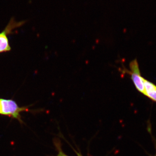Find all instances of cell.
I'll return each instance as SVG.
<instances>
[{"label": "cell", "instance_id": "cell-1", "mask_svg": "<svg viewBox=\"0 0 156 156\" xmlns=\"http://www.w3.org/2000/svg\"><path fill=\"white\" fill-rule=\"evenodd\" d=\"M2 111L1 115L7 116L18 120L23 123L20 113L23 112H30L28 107H20L15 101L12 99L1 98Z\"/></svg>", "mask_w": 156, "mask_h": 156}, {"label": "cell", "instance_id": "cell-2", "mask_svg": "<svg viewBox=\"0 0 156 156\" xmlns=\"http://www.w3.org/2000/svg\"><path fill=\"white\" fill-rule=\"evenodd\" d=\"M26 21H16L14 17H12L4 30L0 33V53H6L11 51V48L9 44L8 35L13 33L15 29L22 26Z\"/></svg>", "mask_w": 156, "mask_h": 156}, {"label": "cell", "instance_id": "cell-3", "mask_svg": "<svg viewBox=\"0 0 156 156\" xmlns=\"http://www.w3.org/2000/svg\"><path fill=\"white\" fill-rule=\"evenodd\" d=\"M130 71L129 73L131 76V80L136 89L142 93L146 95L145 89H144V78L141 76L139 64L136 59L131 62L129 64Z\"/></svg>", "mask_w": 156, "mask_h": 156}, {"label": "cell", "instance_id": "cell-4", "mask_svg": "<svg viewBox=\"0 0 156 156\" xmlns=\"http://www.w3.org/2000/svg\"><path fill=\"white\" fill-rule=\"evenodd\" d=\"M144 89L146 95L152 100L156 102V86L153 83L144 79Z\"/></svg>", "mask_w": 156, "mask_h": 156}, {"label": "cell", "instance_id": "cell-5", "mask_svg": "<svg viewBox=\"0 0 156 156\" xmlns=\"http://www.w3.org/2000/svg\"><path fill=\"white\" fill-rule=\"evenodd\" d=\"M54 144L57 151V154L56 156H69L63 152L62 147L61 141L59 139H54Z\"/></svg>", "mask_w": 156, "mask_h": 156}, {"label": "cell", "instance_id": "cell-6", "mask_svg": "<svg viewBox=\"0 0 156 156\" xmlns=\"http://www.w3.org/2000/svg\"><path fill=\"white\" fill-rule=\"evenodd\" d=\"M1 98H0V115H1V111H2V105H1Z\"/></svg>", "mask_w": 156, "mask_h": 156}, {"label": "cell", "instance_id": "cell-7", "mask_svg": "<svg viewBox=\"0 0 156 156\" xmlns=\"http://www.w3.org/2000/svg\"><path fill=\"white\" fill-rule=\"evenodd\" d=\"M78 156H82V155L81 154H80L76 152Z\"/></svg>", "mask_w": 156, "mask_h": 156}]
</instances>
